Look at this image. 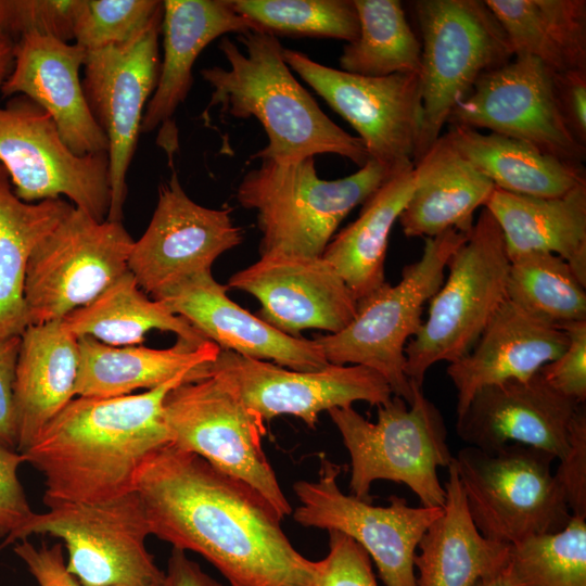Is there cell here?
<instances>
[{"label":"cell","instance_id":"37","mask_svg":"<svg viewBox=\"0 0 586 586\" xmlns=\"http://www.w3.org/2000/svg\"><path fill=\"white\" fill-rule=\"evenodd\" d=\"M585 288L552 253L532 252L510 262L507 300L559 328L586 321Z\"/></svg>","mask_w":586,"mask_h":586},{"label":"cell","instance_id":"36","mask_svg":"<svg viewBox=\"0 0 586 586\" xmlns=\"http://www.w3.org/2000/svg\"><path fill=\"white\" fill-rule=\"evenodd\" d=\"M358 15L357 38L344 46L341 71L383 77L421 69V41L398 0H354Z\"/></svg>","mask_w":586,"mask_h":586},{"label":"cell","instance_id":"33","mask_svg":"<svg viewBox=\"0 0 586 586\" xmlns=\"http://www.w3.org/2000/svg\"><path fill=\"white\" fill-rule=\"evenodd\" d=\"M413 183V167L387 179L362 204L356 220L333 235L321 255L341 276L356 302L385 282L390 234Z\"/></svg>","mask_w":586,"mask_h":586},{"label":"cell","instance_id":"25","mask_svg":"<svg viewBox=\"0 0 586 586\" xmlns=\"http://www.w3.org/2000/svg\"><path fill=\"white\" fill-rule=\"evenodd\" d=\"M566 332L506 300L483 333L446 372L457 392V417L484 386L527 380L566 348Z\"/></svg>","mask_w":586,"mask_h":586},{"label":"cell","instance_id":"47","mask_svg":"<svg viewBox=\"0 0 586 586\" xmlns=\"http://www.w3.org/2000/svg\"><path fill=\"white\" fill-rule=\"evenodd\" d=\"M553 89L565 124L586 146V69L553 73Z\"/></svg>","mask_w":586,"mask_h":586},{"label":"cell","instance_id":"17","mask_svg":"<svg viewBox=\"0 0 586 586\" xmlns=\"http://www.w3.org/2000/svg\"><path fill=\"white\" fill-rule=\"evenodd\" d=\"M209 375L221 381L244 405L265 421L290 415L315 428L321 411L387 403L393 393L377 371L360 365H333L317 371H298L271 361L220 349Z\"/></svg>","mask_w":586,"mask_h":586},{"label":"cell","instance_id":"3","mask_svg":"<svg viewBox=\"0 0 586 586\" xmlns=\"http://www.w3.org/2000/svg\"><path fill=\"white\" fill-rule=\"evenodd\" d=\"M238 40L244 50L226 36L219 41L228 68L201 69L212 88L205 113L218 106L233 118L255 117L268 143L252 158L284 164L335 154L359 167L370 160L362 141L331 120L296 80L276 36L250 30L238 35Z\"/></svg>","mask_w":586,"mask_h":586},{"label":"cell","instance_id":"31","mask_svg":"<svg viewBox=\"0 0 586 586\" xmlns=\"http://www.w3.org/2000/svg\"><path fill=\"white\" fill-rule=\"evenodd\" d=\"M446 136L476 170L504 191L556 198L586 184L583 164L563 161L526 142L463 126H449Z\"/></svg>","mask_w":586,"mask_h":586},{"label":"cell","instance_id":"50","mask_svg":"<svg viewBox=\"0 0 586 586\" xmlns=\"http://www.w3.org/2000/svg\"><path fill=\"white\" fill-rule=\"evenodd\" d=\"M15 41L0 29V92L14 63Z\"/></svg>","mask_w":586,"mask_h":586},{"label":"cell","instance_id":"18","mask_svg":"<svg viewBox=\"0 0 586 586\" xmlns=\"http://www.w3.org/2000/svg\"><path fill=\"white\" fill-rule=\"evenodd\" d=\"M447 124L513 138L566 162L583 164L586 146L559 110L553 72L528 55L483 74L451 111Z\"/></svg>","mask_w":586,"mask_h":586},{"label":"cell","instance_id":"1","mask_svg":"<svg viewBox=\"0 0 586 586\" xmlns=\"http://www.w3.org/2000/svg\"><path fill=\"white\" fill-rule=\"evenodd\" d=\"M151 535L193 551L229 586H313L317 561L298 552L276 508L249 484L170 443L136 474Z\"/></svg>","mask_w":586,"mask_h":586},{"label":"cell","instance_id":"34","mask_svg":"<svg viewBox=\"0 0 586 586\" xmlns=\"http://www.w3.org/2000/svg\"><path fill=\"white\" fill-rule=\"evenodd\" d=\"M514 55L553 73L586 69L585 0H485Z\"/></svg>","mask_w":586,"mask_h":586},{"label":"cell","instance_id":"11","mask_svg":"<svg viewBox=\"0 0 586 586\" xmlns=\"http://www.w3.org/2000/svg\"><path fill=\"white\" fill-rule=\"evenodd\" d=\"M133 240L122 221L73 207L31 253L24 300L29 323L62 320L128 271Z\"/></svg>","mask_w":586,"mask_h":586},{"label":"cell","instance_id":"39","mask_svg":"<svg viewBox=\"0 0 586 586\" xmlns=\"http://www.w3.org/2000/svg\"><path fill=\"white\" fill-rule=\"evenodd\" d=\"M510 586H586V519L510 545Z\"/></svg>","mask_w":586,"mask_h":586},{"label":"cell","instance_id":"48","mask_svg":"<svg viewBox=\"0 0 586 586\" xmlns=\"http://www.w3.org/2000/svg\"><path fill=\"white\" fill-rule=\"evenodd\" d=\"M21 336L0 339V444L16 450L13 384Z\"/></svg>","mask_w":586,"mask_h":586},{"label":"cell","instance_id":"42","mask_svg":"<svg viewBox=\"0 0 586 586\" xmlns=\"http://www.w3.org/2000/svg\"><path fill=\"white\" fill-rule=\"evenodd\" d=\"M328 533L329 551L317 561L313 586H378L366 550L339 531Z\"/></svg>","mask_w":586,"mask_h":586},{"label":"cell","instance_id":"43","mask_svg":"<svg viewBox=\"0 0 586 586\" xmlns=\"http://www.w3.org/2000/svg\"><path fill=\"white\" fill-rule=\"evenodd\" d=\"M569 337L564 352L545 365L539 373L560 394L585 404L586 400V321L561 327Z\"/></svg>","mask_w":586,"mask_h":586},{"label":"cell","instance_id":"29","mask_svg":"<svg viewBox=\"0 0 586 586\" xmlns=\"http://www.w3.org/2000/svg\"><path fill=\"white\" fill-rule=\"evenodd\" d=\"M484 207L500 227L510 262L532 252L552 253L586 286V184L556 198L495 187Z\"/></svg>","mask_w":586,"mask_h":586},{"label":"cell","instance_id":"5","mask_svg":"<svg viewBox=\"0 0 586 586\" xmlns=\"http://www.w3.org/2000/svg\"><path fill=\"white\" fill-rule=\"evenodd\" d=\"M412 385L410 405L399 396L378 406L370 422L353 407L328 410L351 457V495L370 501L378 480L402 483L419 498L421 507L443 508L446 492L437 470L448 468L454 456L438 408Z\"/></svg>","mask_w":586,"mask_h":586},{"label":"cell","instance_id":"8","mask_svg":"<svg viewBox=\"0 0 586 586\" xmlns=\"http://www.w3.org/2000/svg\"><path fill=\"white\" fill-rule=\"evenodd\" d=\"M555 459L521 444L457 451L453 463L466 505L485 538L513 545L566 526L572 514L551 470Z\"/></svg>","mask_w":586,"mask_h":586},{"label":"cell","instance_id":"44","mask_svg":"<svg viewBox=\"0 0 586 586\" xmlns=\"http://www.w3.org/2000/svg\"><path fill=\"white\" fill-rule=\"evenodd\" d=\"M555 476L573 517L586 519V408L581 404L573 419L569 450L559 460Z\"/></svg>","mask_w":586,"mask_h":586},{"label":"cell","instance_id":"49","mask_svg":"<svg viewBox=\"0 0 586 586\" xmlns=\"http://www.w3.org/2000/svg\"><path fill=\"white\" fill-rule=\"evenodd\" d=\"M156 586H226L205 573L187 556V552L173 548L166 570Z\"/></svg>","mask_w":586,"mask_h":586},{"label":"cell","instance_id":"6","mask_svg":"<svg viewBox=\"0 0 586 586\" xmlns=\"http://www.w3.org/2000/svg\"><path fill=\"white\" fill-rule=\"evenodd\" d=\"M468 234L450 229L424 238L420 259L404 267L398 283L385 281L357 301L355 317L342 331L315 337L328 362L360 365L377 371L393 395L410 405L412 385L405 374L407 341L419 332L424 305L442 286L447 263Z\"/></svg>","mask_w":586,"mask_h":586},{"label":"cell","instance_id":"26","mask_svg":"<svg viewBox=\"0 0 586 586\" xmlns=\"http://www.w3.org/2000/svg\"><path fill=\"white\" fill-rule=\"evenodd\" d=\"M78 368V339L63 320L31 324L23 332L13 384L16 451L27 450L75 398Z\"/></svg>","mask_w":586,"mask_h":586},{"label":"cell","instance_id":"22","mask_svg":"<svg viewBox=\"0 0 586 586\" xmlns=\"http://www.w3.org/2000/svg\"><path fill=\"white\" fill-rule=\"evenodd\" d=\"M227 289L207 270L158 292L153 300L163 302L220 349L298 371H317L329 365L315 340L280 332L235 304Z\"/></svg>","mask_w":586,"mask_h":586},{"label":"cell","instance_id":"51","mask_svg":"<svg viewBox=\"0 0 586 586\" xmlns=\"http://www.w3.org/2000/svg\"><path fill=\"white\" fill-rule=\"evenodd\" d=\"M474 586H510L508 565L501 572L479 581Z\"/></svg>","mask_w":586,"mask_h":586},{"label":"cell","instance_id":"28","mask_svg":"<svg viewBox=\"0 0 586 586\" xmlns=\"http://www.w3.org/2000/svg\"><path fill=\"white\" fill-rule=\"evenodd\" d=\"M78 345L75 394L102 398L129 395L139 388L149 391L180 375L206 378L220 351L209 340L193 343L183 339L165 349L115 347L91 336L78 339Z\"/></svg>","mask_w":586,"mask_h":586},{"label":"cell","instance_id":"10","mask_svg":"<svg viewBox=\"0 0 586 586\" xmlns=\"http://www.w3.org/2000/svg\"><path fill=\"white\" fill-rule=\"evenodd\" d=\"M33 513L1 547L30 535L62 540L67 571L84 586H156L163 577L145 547L151 535L136 491L99 502H56Z\"/></svg>","mask_w":586,"mask_h":586},{"label":"cell","instance_id":"13","mask_svg":"<svg viewBox=\"0 0 586 586\" xmlns=\"http://www.w3.org/2000/svg\"><path fill=\"white\" fill-rule=\"evenodd\" d=\"M0 164L22 201L65 195L75 207L106 220L111 204L107 152L73 153L51 116L23 94L0 105Z\"/></svg>","mask_w":586,"mask_h":586},{"label":"cell","instance_id":"15","mask_svg":"<svg viewBox=\"0 0 586 586\" xmlns=\"http://www.w3.org/2000/svg\"><path fill=\"white\" fill-rule=\"evenodd\" d=\"M340 472L341 467L322 455L318 480L294 483L300 501L294 521L354 539L374 562L385 586H416L418 544L443 508L411 507L398 496H391L386 507L373 506L344 494L337 485Z\"/></svg>","mask_w":586,"mask_h":586},{"label":"cell","instance_id":"45","mask_svg":"<svg viewBox=\"0 0 586 586\" xmlns=\"http://www.w3.org/2000/svg\"><path fill=\"white\" fill-rule=\"evenodd\" d=\"M23 454L0 444V538L16 532L34 513L17 477Z\"/></svg>","mask_w":586,"mask_h":586},{"label":"cell","instance_id":"23","mask_svg":"<svg viewBox=\"0 0 586 586\" xmlns=\"http://www.w3.org/2000/svg\"><path fill=\"white\" fill-rule=\"evenodd\" d=\"M87 51L74 42L28 34L15 43L14 63L1 88L23 94L53 119L69 150L84 156L107 152V139L87 102L79 76Z\"/></svg>","mask_w":586,"mask_h":586},{"label":"cell","instance_id":"38","mask_svg":"<svg viewBox=\"0 0 586 586\" xmlns=\"http://www.w3.org/2000/svg\"><path fill=\"white\" fill-rule=\"evenodd\" d=\"M253 30L272 36L354 41L359 22L354 0H230Z\"/></svg>","mask_w":586,"mask_h":586},{"label":"cell","instance_id":"30","mask_svg":"<svg viewBox=\"0 0 586 586\" xmlns=\"http://www.w3.org/2000/svg\"><path fill=\"white\" fill-rule=\"evenodd\" d=\"M447 469L443 512L421 537L415 556L416 586H474L509 562L510 545L477 531L453 461Z\"/></svg>","mask_w":586,"mask_h":586},{"label":"cell","instance_id":"14","mask_svg":"<svg viewBox=\"0 0 586 586\" xmlns=\"http://www.w3.org/2000/svg\"><path fill=\"white\" fill-rule=\"evenodd\" d=\"M283 60L358 133L369 158L393 175L413 167L422 124L420 74L367 77L283 48Z\"/></svg>","mask_w":586,"mask_h":586},{"label":"cell","instance_id":"21","mask_svg":"<svg viewBox=\"0 0 586 586\" xmlns=\"http://www.w3.org/2000/svg\"><path fill=\"white\" fill-rule=\"evenodd\" d=\"M581 404L553 390L539 371L479 390L457 417L458 436L477 448L521 444L562 459Z\"/></svg>","mask_w":586,"mask_h":586},{"label":"cell","instance_id":"4","mask_svg":"<svg viewBox=\"0 0 586 586\" xmlns=\"http://www.w3.org/2000/svg\"><path fill=\"white\" fill-rule=\"evenodd\" d=\"M392 176L372 160L335 180L318 177L314 157L284 164L262 161L243 176L235 199L256 213L260 256L318 257L345 217Z\"/></svg>","mask_w":586,"mask_h":586},{"label":"cell","instance_id":"35","mask_svg":"<svg viewBox=\"0 0 586 586\" xmlns=\"http://www.w3.org/2000/svg\"><path fill=\"white\" fill-rule=\"evenodd\" d=\"M62 320L77 339L91 336L115 347L137 346L150 330L174 332L178 339L193 343L207 340L163 302L150 300L129 270Z\"/></svg>","mask_w":586,"mask_h":586},{"label":"cell","instance_id":"41","mask_svg":"<svg viewBox=\"0 0 586 586\" xmlns=\"http://www.w3.org/2000/svg\"><path fill=\"white\" fill-rule=\"evenodd\" d=\"M78 0H0V29L15 42L38 34L74 41Z\"/></svg>","mask_w":586,"mask_h":586},{"label":"cell","instance_id":"12","mask_svg":"<svg viewBox=\"0 0 586 586\" xmlns=\"http://www.w3.org/2000/svg\"><path fill=\"white\" fill-rule=\"evenodd\" d=\"M163 417L171 445L249 484L282 518L292 513L262 446L265 420L221 381L208 375L171 388Z\"/></svg>","mask_w":586,"mask_h":586},{"label":"cell","instance_id":"7","mask_svg":"<svg viewBox=\"0 0 586 586\" xmlns=\"http://www.w3.org/2000/svg\"><path fill=\"white\" fill-rule=\"evenodd\" d=\"M510 267L502 232L484 207L453 253L448 276L430 300L428 318L405 347V374L422 387L428 370L468 354L507 300Z\"/></svg>","mask_w":586,"mask_h":586},{"label":"cell","instance_id":"32","mask_svg":"<svg viewBox=\"0 0 586 586\" xmlns=\"http://www.w3.org/2000/svg\"><path fill=\"white\" fill-rule=\"evenodd\" d=\"M73 207L62 198L22 201L0 164V339L21 336L30 326L24 300L28 259Z\"/></svg>","mask_w":586,"mask_h":586},{"label":"cell","instance_id":"27","mask_svg":"<svg viewBox=\"0 0 586 586\" xmlns=\"http://www.w3.org/2000/svg\"><path fill=\"white\" fill-rule=\"evenodd\" d=\"M415 183L398 221L408 238H433L457 229L469 233L494 183L442 135L413 164Z\"/></svg>","mask_w":586,"mask_h":586},{"label":"cell","instance_id":"40","mask_svg":"<svg viewBox=\"0 0 586 586\" xmlns=\"http://www.w3.org/2000/svg\"><path fill=\"white\" fill-rule=\"evenodd\" d=\"M162 9L158 0H78L74 43L90 51L127 42Z\"/></svg>","mask_w":586,"mask_h":586},{"label":"cell","instance_id":"20","mask_svg":"<svg viewBox=\"0 0 586 586\" xmlns=\"http://www.w3.org/2000/svg\"><path fill=\"white\" fill-rule=\"evenodd\" d=\"M227 286L253 295L260 304L255 315L293 337L309 329L337 333L357 308L352 292L322 256L263 255L233 273Z\"/></svg>","mask_w":586,"mask_h":586},{"label":"cell","instance_id":"24","mask_svg":"<svg viewBox=\"0 0 586 586\" xmlns=\"http://www.w3.org/2000/svg\"><path fill=\"white\" fill-rule=\"evenodd\" d=\"M253 30L234 11L230 0H165L162 29L163 60L156 88L149 100L141 133L158 128L157 144L167 153L170 167L178 150L174 114L193 84L192 68L200 53L226 34Z\"/></svg>","mask_w":586,"mask_h":586},{"label":"cell","instance_id":"2","mask_svg":"<svg viewBox=\"0 0 586 586\" xmlns=\"http://www.w3.org/2000/svg\"><path fill=\"white\" fill-rule=\"evenodd\" d=\"M200 379L180 375L140 394L73 398L23 453L44 476V505L99 502L133 492L146 457L170 443L166 395Z\"/></svg>","mask_w":586,"mask_h":586},{"label":"cell","instance_id":"9","mask_svg":"<svg viewBox=\"0 0 586 586\" xmlns=\"http://www.w3.org/2000/svg\"><path fill=\"white\" fill-rule=\"evenodd\" d=\"M421 33L422 124L415 161L442 136L455 106L485 73L512 58L485 0H417Z\"/></svg>","mask_w":586,"mask_h":586},{"label":"cell","instance_id":"46","mask_svg":"<svg viewBox=\"0 0 586 586\" xmlns=\"http://www.w3.org/2000/svg\"><path fill=\"white\" fill-rule=\"evenodd\" d=\"M13 550L25 563L37 586H84L67 571L62 543L36 547L22 539Z\"/></svg>","mask_w":586,"mask_h":586},{"label":"cell","instance_id":"16","mask_svg":"<svg viewBox=\"0 0 586 586\" xmlns=\"http://www.w3.org/2000/svg\"><path fill=\"white\" fill-rule=\"evenodd\" d=\"M163 9L127 42L87 51L84 92L107 142L111 204L106 220L122 221L127 173L160 73Z\"/></svg>","mask_w":586,"mask_h":586},{"label":"cell","instance_id":"19","mask_svg":"<svg viewBox=\"0 0 586 586\" xmlns=\"http://www.w3.org/2000/svg\"><path fill=\"white\" fill-rule=\"evenodd\" d=\"M230 208H208L183 190L177 171L158 188V199L144 233L133 241L128 270L152 297L196 273L243 240Z\"/></svg>","mask_w":586,"mask_h":586}]
</instances>
